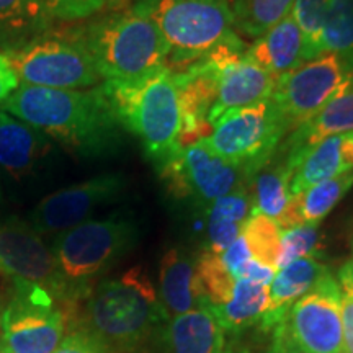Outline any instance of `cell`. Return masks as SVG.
<instances>
[{"label": "cell", "mask_w": 353, "mask_h": 353, "mask_svg": "<svg viewBox=\"0 0 353 353\" xmlns=\"http://www.w3.org/2000/svg\"><path fill=\"white\" fill-rule=\"evenodd\" d=\"M54 353H110L97 339L85 330L77 329L65 335Z\"/></svg>", "instance_id": "34"}, {"label": "cell", "mask_w": 353, "mask_h": 353, "mask_svg": "<svg viewBox=\"0 0 353 353\" xmlns=\"http://www.w3.org/2000/svg\"><path fill=\"white\" fill-rule=\"evenodd\" d=\"M213 307V306H211ZM270 307V286L237 278L232 296L223 306L213 307L216 316L229 334H241L262 321Z\"/></svg>", "instance_id": "25"}, {"label": "cell", "mask_w": 353, "mask_h": 353, "mask_svg": "<svg viewBox=\"0 0 353 353\" xmlns=\"http://www.w3.org/2000/svg\"><path fill=\"white\" fill-rule=\"evenodd\" d=\"M0 273L13 281L41 286L65 306L79 298L61 276L50 247L32 224L19 218L0 223Z\"/></svg>", "instance_id": "12"}, {"label": "cell", "mask_w": 353, "mask_h": 353, "mask_svg": "<svg viewBox=\"0 0 353 353\" xmlns=\"http://www.w3.org/2000/svg\"><path fill=\"white\" fill-rule=\"evenodd\" d=\"M242 236L252 259L276 270L281 244V229L276 221L252 211L242 228Z\"/></svg>", "instance_id": "30"}, {"label": "cell", "mask_w": 353, "mask_h": 353, "mask_svg": "<svg viewBox=\"0 0 353 353\" xmlns=\"http://www.w3.org/2000/svg\"><path fill=\"white\" fill-rule=\"evenodd\" d=\"M353 132V76L327 103L307 121L294 128L280 144L281 164L293 174L309 148L330 136Z\"/></svg>", "instance_id": "15"}, {"label": "cell", "mask_w": 353, "mask_h": 353, "mask_svg": "<svg viewBox=\"0 0 353 353\" xmlns=\"http://www.w3.org/2000/svg\"><path fill=\"white\" fill-rule=\"evenodd\" d=\"M268 353H304L296 347V343L291 341L288 330L285 327V322L273 329V342Z\"/></svg>", "instance_id": "38"}, {"label": "cell", "mask_w": 353, "mask_h": 353, "mask_svg": "<svg viewBox=\"0 0 353 353\" xmlns=\"http://www.w3.org/2000/svg\"><path fill=\"white\" fill-rule=\"evenodd\" d=\"M352 247H353V242H352Z\"/></svg>", "instance_id": "42"}, {"label": "cell", "mask_w": 353, "mask_h": 353, "mask_svg": "<svg viewBox=\"0 0 353 353\" xmlns=\"http://www.w3.org/2000/svg\"><path fill=\"white\" fill-rule=\"evenodd\" d=\"M353 76V68L334 52H322L276 81L270 101L291 131L312 118Z\"/></svg>", "instance_id": "11"}, {"label": "cell", "mask_w": 353, "mask_h": 353, "mask_svg": "<svg viewBox=\"0 0 353 353\" xmlns=\"http://www.w3.org/2000/svg\"><path fill=\"white\" fill-rule=\"evenodd\" d=\"M157 167L174 196L187 198L205 210L218 198L249 187L250 182L244 170L214 154L203 141L179 148Z\"/></svg>", "instance_id": "10"}, {"label": "cell", "mask_w": 353, "mask_h": 353, "mask_svg": "<svg viewBox=\"0 0 353 353\" xmlns=\"http://www.w3.org/2000/svg\"><path fill=\"white\" fill-rule=\"evenodd\" d=\"M352 187L353 170L334 176V179L322 180L291 198L283 214L276 219V224L280 226L281 232L303 226V224H319L350 192Z\"/></svg>", "instance_id": "23"}, {"label": "cell", "mask_w": 353, "mask_h": 353, "mask_svg": "<svg viewBox=\"0 0 353 353\" xmlns=\"http://www.w3.org/2000/svg\"><path fill=\"white\" fill-rule=\"evenodd\" d=\"M13 283L15 291L2 316V345L10 353H54L69 321L65 304L41 286Z\"/></svg>", "instance_id": "9"}, {"label": "cell", "mask_w": 353, "mask_h": 353, "mask_svg": "<svg viewBox=\"0 0 353 353\" xmlns=\"http://www.w3.org/2000/svg\"><path fill=\"white\" fill-rule=\"evenodd\" d=\"M275 273H276L275 268H272V267H268V265H263V263L257 262V260L250 259L249 262L244 263V267L241 268L237 278H245V280L254 281V283L270 286L273 278H275Z\"/></svg>", "instance_id": "36"}, {"label": "cell", "mask_w": 353, "mask_h": 353, "mask_svg": "<svg viewBox=\"0 0 353 353\" xmlns=\"http://www.w3.org/2000/svg\"><path fill=\"white\" fill-rule=\"evenodd\" d=\"M342 353H353V342L350 343V345L343 347V352Z\"/></svg>", "instance_id": "39"}, {"label": "cell", "mask_w": 353, "mask_h": 353, "mask_svg": "<svg viewBox=\"0 0 353 353\" xmlns=\"http://www.w3.org/2000/svg\"><path fill=\"white\" fill-rule=\"evenodd\" d=\"M290 132L291 126L268 99L226 113L201 141L229 164L244 170L250 180L272 161Z\"/></svg>", "instance_id": "8"}, {"label": "cell", "mask_w": 353, "mask_h": 353, "mask_svg": "<svg viewBox=\"0 0 353 353\" xmlns=\"http://www.w3.org/2000/svg\"><path fill=\"white\" fill-rule=\"evenodd\" d=\"M51 26L52 19L38 0H0V54L20 50Z\"/></svg>", "instance_id": "24"}, {"label": "cell", "mask_w": 353, "mask_h": 353, "mask_svg": "<svg viewBox=\"0 0 353 353\" xmlns=\"http://www.w3.org/2000/svg\"><path fill=\"white\" fill-rule=\"evenodd\" d=\"M221 259H223V263L226 265L228 270L232 273V276L237 278L239 270L244 267V263H247L250 259H252V255H250V250L249 247H247V242L242 234L228 247L226 250H224L223 254H221Z\"/></svg>", "instance_id": "35"}, {"label": "cell", "mask_w": 353, "mask_h": 353, "mask_svg": "<svg viewBox=\"0 0 353 353\" xmlns=\"http://www.w3.org/2000/svg\"><path fill=\"white\" fill-rule=\"evenodd\" d=\"M164 353H228L226 330L210 304L167 321Z\"/></svg>", "instance_id": "17"}, {"label": "cell", "mask_w": 353, "mask_h": 353, "mask_svg": "<svg viewBox=\"0 0 353 353\" xmlns=\"http://www.w3.org/2000/svg\"><path fill=\"white\" fill-rule=\"evenodd\" d=\"M352 170L353 132L330 136L309 148L301 157L290 179L291 195H299L322 180L334 179Z\"/></svg>", "instance_id": "20"}, {"label": "cell", "mask_w": 353, "mask_h": 353, "mask_svg": "<svg viewBox=\"0 0 353 353\" xmlns=\"http://www.w3.org/2000/svg\"><path fill=\"white\" fill-rule=\"evenodd\" d=\"M234 13V28L244 37L259 38L293 12L296 0H229Z\"/></svg>", "instance_id": "27"}, {"label": "cell", "mask_w": 353, "mask_h": 353, "mask_svg": "<svg viewBox=\"0 0 353 353\" xmlns=\"http://www.w3.org/2000/svg\"><path fill=\"white\" fill-rule=\"evenodd\" d=\"M228 353H250V352H228Z\"/></svg>", "instance_id": "41"}, {"label": "cell", "mask_w": 353, "mask_h": 353, "mask_svg": "<svg viewBox=\"0 0 353 353\" xmlns=\"http://www.w3.org/2000/svg\"><path fill=\"white\" fill-rule=\"evenodd\" d=\"M169 321L151 278L132 267L117 278L100 281L87 294L83 327L110 353L132 352Z\"/></svg>", "instance_id": "2"}, {"label": "cell", "mask_w": 353, "mask_h": 353, "mask_svg": "<svg viewBox=\"0 0 353 353\" xmlns=\"http://www.w3.org/2000/svg\"><path fill=\"white\" fill-rule=\"evenodd\" d=\"M126 187L121 174H101L72 187L57 190L38 203L30 224L39 236L59 234L88 221L100 206L117 200Z\"/></svg>", "instance_id": "14"}, {"label": "cell", "mask_w": 353, "mask_h": 353, "mask_svg": "<svg viewBox=\"0 0 353 353\" xmlns=\"http://www.w3.org/2000/svg\"><path fill=\"white\" fill-rule=\"evenodd\" d=\"M276 81V77L254 63L247 52L226 65L221 72L218 94L208 114L211 130L226 113L252 107L270 99Z\"/></svg>", "instance_id": "16"}, {"label": "cell", "mask_w": 353, "mask_h": 353, "mask_svg": "<svg viewBox=\"0 0 353 353\" xmlns=\"http://www.w3.org/2000/svg\"><path fill=\"white\" fill-rule=\"evenodd\" d=\"M50 149L46 136L25 121L0 112V167L13 179L33 170Z\"/></svg>", "instance_id": "22"}, {"label": "cell", "mask_w": 353, "mask_h": 353, "mask_svg": "<svg viewBox=\"0 0 353 353\" xmlns=\"http://www.w3.org/2000/svg\"><path fill=\"white\" fill-rule=\"evenodd\" d=\"M52 20L79 21L99 17L113 0H38Z\"/></svg>", "instance_id": "33"}, {"label": "cell", "mask_w": 353, "mask_h": 353, "mask_svg": "<svg viewBox=\"0 0 353 353\" xmlns=\"http://www.w3.org/2000/svg\"><path fill=\"white\" fill-rule=\"evenodd\" d=\"M2 105L12 117L83 157L107 156L123 143L125 130L99 87L61 90L21 83Z\"/></svg>", "instance_id": "1"}, {"label": "cell", "mask_w": 353, "mask_h": 353, "mask_svg": "<svg viewBox=\"0 0 353 353\" xmlns=\"http://www.w3.org/2000/svg\"><path fill=\"white\" fill-rule=\"evenodd\" d=\"M319 52H334L353 68V0H332L322 23Z\"/></svg>", "instance_id": "28"}, {"label": "cell", "mask_w": 353, "mask_h": 353, "mask_svg": "<svg viewBox=\"0 0 353 353\" xmlns=\"http://www.w3.org/2000/svg\"><path fill=\"white\" fill-rule=\"evenodd\" d=\"M290 179L291 174L281 162H276L275 165H270L268 162L257 174H254L249 182V192L254 203L252 211L275 221L280 218L293 198Z\"/></svg>", "instance_id": "26"}, {"label": "cell", "mask_w": 353, "mask_h": 353, "mask_svg": "<svg viewBox=\"0 0 353 353\" xmlns=\"http://www.w3.org/2000/svg\"><path fill=\"white\" fill-rule=\"evenodd\" d=\"M321 249L319 224H303L281 232L280 254L276 260V270L299 259L314 257Z\"/></svg>", "instance_id": "31"}, {"label": "cell", "mask_w": 353, "mask_h": 353, "mask_svg": "<svg viewBox=\"0 0 353 353\" xmlns=\"http://www.w3.org/2000/svg\"><path fill=\"white\" fill-rule=\"evenodd\" d=\"M329 272L314 257L299 259L275 273L270 286V307L259 322L262 330H273L286 319L291 306L312 290L322 275Z\"/></svg>", "instance_id": "21"}, {"label": "cell", "mask_w": 353, "mask_h": 353, "mask_svg": "<svg viewBox=\"0 0 353 353\" xmlns=\"http://www.w3.org/2000/svg\"><path fill=\"white\" fill-rule=\"evenodd\" d=\"M20 87V81L13 72L12 65L8 64L7 57L0 54V103H3L17 88Z\"/></svg>", "instance_id": "37"}, {"label": "cell", "mask_w": 353, "mask_h": 353, "mask_svg": "<svg viewBox=\"0 0 353 353\" xmlns=\"http://www.w3.org/2000/svg\"><path fill=\"white\" fill-rule=\"evenodd\" d=\"M159 301L167 319L208 304L196 280V265L185 250L172 247L159 265Z\"/></svg>", "instance_id": "18"}, {"label": "cell", "mask_w": 353, "mask_h": 353, "mask_svg": "<svg viewBox=\"0 0 353 353\" xmlns=\"http://www.w3.org/2000/svg\"><path fill=\"white\" fill-rule=\"evenodd\" d=\"M138 236L134 221L113 214L107 219H88L59 232L51 252L61 276L81 298L90 280L108 272L130 252Z\"/></svg>", "instance_id": "6"}, {"label": "cell", "mask_w": 353, "mask_h": 353, "mask_svg": "<svg viewBox=\"0 0 353 353\" xmlns=\"http://www.w3.org/2000/svg\"><path fill=\"white\" fill-rule=\"evenodd\" d=\"M170 48L165 68H187L236 32L229 0H138Z\"/></svg>", "instance_id": "5"}, {"label": "cell", "mask_w": 353, "mask_h": 353, "mask_svg": "<svg viewBox=\"0 0 353 353\" xmlns=\"http://www.w3.org/2000/svg\"><path fill=\"white\" fill-rule=\"evenodd\" d=\"M6 57L23 85L79 90L101 81L77 30H48Z\"/></svg>", "instance_id": "7"}, {"label": "cell", "mask_w": 353, "mask_h": 353, "mask_svg": "<svg viewBox=\"0 0 353 353\" xmlns=\"http://www.w3.org/2000/svg\"><path fill=\"white\" fill-rule=\"evenodd\" d=\"M283 322L291 341L301 352L342 353V298L332 273L322 275L312 290L291 306Z\"/></svg>", "instance_id": "13"}, {"label": "cell", "mask_w": 353, "mask_h": 353, "mask_svg": "<svg viewBox=\"0 0 353 353\" xmlns=\"http://www.w3.org/2000/svg\"><path fill=\"white\" fill-rule=\"evenodd\" d=\"M332 0H296L293 7V17L301 28L306 41V61L314 59L319 52V37L322 23L327 15Z\"/></svg>", "instance_id": "32"}, {"label": "cell", "mask_w": 353, "mask_h": 353, "mask_svg": "<svg viewBox=\"0 0 353 353\" xmlns=\"http://www.w3.org/2000/svg\"><path fill=\"white\" fill-rule=\"evenodd\" d=\"M101 81H126L165 68L170 48L148 13L132 6L76 28Z\"/></svg>", "instance_id": "4"}, {"label": "cell", "mask_w": 353, "mask_h": 353, "mask_svg": "<svg viewBox=\"0 0 353 353\" xmlns=\"http://www.w3.org/2000/svg\"><path fill=\"white\" fill-rule=\"evenodd\" d=\"M99 90L123 130L132 132L154 164L167 161L180 148L179 92L167 68L126 81H103Z\"/></svg>", "instance_id": "3"}, {"label": "cell", "mask_w": 353, "mask_h": 353, "mask_svg": "<svg viewBox=\"0 0 353 353\" xmlns=\"http://www.w3.org/2000/svg\"><path fill=\"white\" fill-rule=\"evenodd\" d=\"M0 353H10V352H8V350H7V348H6V347H3V345H2V343H0Z\"/></svg>", "instance_id": "40"}, {"label": "cell", "mask_w": 353, "mask_h": 353, "mask_svg": "<svg viewBox=\"0 0 353 353\" xmlns=\"http://www.w3.org/2000/svg\"><path fill=\"white\" fill-rule=\"evenodd\" d=\"M196 265V280L205 301L210 306L218 307L228 303L232 296L236 278L223 263L219 254H213L210 250H203L200 257L195 260Z\"/></svg>", "instance_id": "29"}, {"label": "cell", "mask_w": 353, "mask_h": 353, "mask_svg": "<svg viewBox=\"0 0 353 353\" xmlns=\"http://www.w3.org/2000/svg\"><path fill=\"white\" fill-rule=\"evenodd\" d=\"M247 56L276 79L306 63V41L293 13L255 39Z\"/></svg>", "instance_id": "19"}]
</instances>
